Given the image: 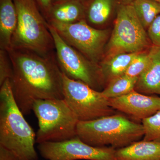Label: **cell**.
<instances>
[{
    "mask_svg": "<svg viewBox=\"0 0 160 160\" xmlns=\"http://www.w3.org/2000/svg\"><path fill=\"white\" fill-rule=\"evenodd\" d=\"M138 52L112 55L101 63L100 68L103 83H106V86L112 80L125 74L132 61Z\"/></svg>",
    "mask_w": 160,
    "mask_h": 160,
    "instance_id": "cell-16",
    "label": "cell"
},
{
    "mask_svg": "<svg viewBox=\"0 0 160 160\" xmlns=\"http://www.w3.org/2000/svg\"><path fill=\"white\" fill-rule=\"evenodd\" d=\"M113 0H93L88 9V21L95 25L106 22L111 14Z\"/></svg>",
    "mask_w": 160,
    "mask_h": 160,
    "instance_id": "cell-19",
    "label": "cell"
},
{
    "mask_svg": "<svg viewBox=\"0 0 160 160\" xmlns=\"http://www.w3.org/2000/svg\"><path fill=\"white\" fill-rule=\"evenodd\" d=\"M38 1L43 9L48 12L52 6V0H38Z\"/></svg>",
    "mask_w": 160,
    "mask_h": 160,
    "instance_id": "cell-25",
    "label": "cell"
},
{
    "mask_svg": "<svg viewBox=\"0 0 160 160\" xmlns=\"http://www.w3.org/2000/svg\"><path fill=\"white\" fill-rule=\"evenodd\" d=\"M7 51L12 68V89L24 115L31 113L36 100L63 99L62 72L55 55L13 48Z\"/></svg>",
    "mask_w": 160,
    "mask_h": 160,
    "instance_id": "cell-1",
    "label": "cell"
},
{
    "mask_svg": "<svg viewBox=\"0 0 160 160\" xmlns=\"http://www.w3.org/2000/svg\"><path fill=\"white\" fill-rule=\"evenodd\" d=\"M18 14V23L12 48L33 52L44 56L53 54L54 42L46 22L34 0H13Z\"/></svg>",
    "mask_w": 160,
    "mask_h": 160,
    "instance_id": "cell-4",
    "label": "cell"
},
{
    "mask_svg": "<svg viewBox=\"0 0 160 160\" xmlns=\"http://www.w3.org/2000/svg\"><path fill=\"white\" fill-rule=\"evenodd\" d=\"M109 102L114 110L142 121L160 110V97L142 94L135 90L122 96L109 99Z\"/></svg>",
    "mask_w": 160,
    "mask_h": 160,
    "instance_id": "cell-11",
    "label": "cell"
},
{
    "mask_svg": "<svg viewBox=\"0 0 160 160\" xmlns=\"http://www.w3.org/2000/svg\"><path fill=\"white\" fill-rule=\"evenodd\" d=\"M122 1L123 2V4H129L132 2L134 0H122ZM156 1H157L160 2V0H156Z\"/></svg>",
    "mask_w": 160,
    "mask_h": 160,
    "instance_id": "cell-26",
    "label": "cell"
},
{
    "mask_svg": "<svg viewBox=\"0 0 160 160\" xmlns=\"http://www.w3.org/2000/svg\"><path fill=\"white\" fill-rule=\"evenodd\" d=\"M147 34L152 46L160 48V14L147 29Z\"/></svg>",
    "mask_w": 160,
    "mask_h": 160,
    "instance_id": "cell-23",
    "label": "cell"
},
{
    "mask_svg": "<svg viewBox=\"0 0 160 160\" xmlns=\"http://www.w3.org/2000/svg\"><path fill=\"white\" fill-rule=\"evenodd\" d=\"M32 111L38 122V144L62 142L77 136L79 121L64 99L36 100Z\"/></svg>",
    "mask_w": 160,
    "mask_h": 160,
    "instance_id": "cell-5",
    "label": "cell"
},
{
    "mask_svg": "<svg viewBox=\"0 0 160 160\" xmlns=\"http://www.w3.org/2000/svg\"><path fill=\"white\" fill-rule=\"evenodd\" d=\"M149 37L131 4H123L118 11L107 49L110 55L138 52L148 47Z\"/></svg>",
    "mask_w": 160,
    "mask_h": 160,
    "instance_id": "cell-7",
    "label": "cell"
},
{
    "mask_svg": "<svg viewBox=\"0 0 160 160\" xmlns=\"http://www.w3.org/2000/svg\"><path fill=\"white\" fill-rule=\"evenodd\" d=\"M142 124L121 114H113L89 121H79L77 136L96 147L123 148L144 137Z\"/></svg>",
    "mask_w": 160,
    "mask_h": 160,
    "instance_id": "cell-3",
    "label": "cell"
},
{
    "mask_svg": "<svg viewBox=\"0 0 160 160\" xmlns=\"http://www.w3.org/2000/svg\"><path fill=\"white\" fill-rule=\"evenodd\" d=\"M149 60V51L139 52L132 61L125 74L130 77H138L147 68Z\"/></svg>",
    "mask_w": 160,
    "mask_h": 160,
    "instance_id": "cell-21",
    "label": "cell"
},
{
    "mask_svg": "<svg viewBox=\"0 0 160 160\" xmlns=\"http://www.w3.org/2000/svg\"><path fill=\"white\" fill-rule=\"evenodd\" d=\"M38 148L46 160H115L116 150L108 146H90L77 136L62 142L40 143Z\"/></svg>",
    "mask_w": 160,
    "mask_h": 160,
    "instance_id": "cell-10",
    "label": "cell"
},
{
    "mask_svg": "<svg viewBox=\"0 0 160 160\" xmlns=\"http://www.w3.org/2000/svg\"><path fill=\"white\" fill-rule=\"evenodd\" d=\"M49 28L53 38L57 61L62 71L70 78L83 82L98 90L103 83L100 66L67 44L49 23Z\"/></svg>",
    "mask_w": 160,
    "mask_h": 160,
    "instance_id": "cell-8",
    "label": "cell"
},
{
    "mask_svg": "<svg viewBox=\"0 0 160 160\" xmlns=\"http://www.w3.org/2000/svg\"><path fill=\"white\" fill-rule=\"evenodd\" d=\"M149 52V65L138 77L134 90L147 95H160V48L152 46Z\"/></svg>",
    "mask_w": 160,
    "mask_h": 160,
    "instance_id": "cell-12",
    "label": "cell"
},
{
    "mask_svg": "<svg viewBox=\"0 0 160 160\" xmlns=\"http://www.w3.org/2000/svg\"><path fill=\"white\" fill-rule=\"evenodd\" d=\"M18 14L13 0H0V47L8 51L16 29Z\"/></svg>",
    "mask_w": 160,
    "mask_h": 160,
    "instance_id": "cell-14",
    "label": "cell"
},
{
    "mask_svg": "<svg viewBox=\"0 0 160 160\" xmlns=\"http://www.w3.org/2000/svg\"><path fill=\"white\" fill-rule=\"evenodd\" d=\"M12 68L8 52L0 49V86L6 80L11 79Z\"/></svg>",
    "mask_w": 160,
    "mask_h": 160,
    "instance_id": "cell-22",
    "label": "cell"
},
{
    "mask_svg": "<svg viewBox=\"0 0 160 160\" xmlns=\"http://www.w3.org/2000/svg\"><path fill=\"white\" fill-rule=\"evenodd\" d=\"M68 1V0H55L56 3H58L62 2H66V1Z\"/></svg>",
    "mask_w": 160,
    "mask_h": 160,
    "instance_id": "cell-27",
    "label": "cell"
},
{
    "mask_svg": "<svg viewBox=\"0 0 160 160\" xmlns=\"http://www.w3.org/2000/svg\"><path fill=\"white\" fill-rule=\"evenodd\" d=\"M138 79L123 75L112 81L102 92L108 99L125 95L134 90Z\"/></svg>",
    "mask_w": 160,
    "mask_h": 160,
    "instance_id": "cell-18",
    "label": "cell"
},
{
    "mask_svg": "<svg viewBox=\"0 0 160 160\" xmlns=\"http://www.w3.org/2000/svg\"><path fill=\"white\" fill-rule=\"evenodd\" d=\"M85 7L80 0H68L52 5L48 15L49 22L71 24L84 19Z\"/></svg>",
    "mask_w": 160,
    "mask_h": 160,
    "instance_id": "cell-15",
    "label": "cell"
},
{
    "mask_svg": "<svg viewBox=\"0 0 160 160\" xmlns=\"http://www.w3.org/2000/svg\"><path fill=\"white\" fill-rule=\"evenodd\" d=\"M115 160H160V142L142 140L117 149Z\"/></svg>",
    "mask_w": 160,
    "mask_h": 160,
    "instance_id": "cell-13",
    "label": "cell"
},
{
    "mask_svg": "<svg viewBox=\"0 0 160 160\" xmlns=\"http://www.w3.org/2000/svg\"><path fill=\"white\" fill-rule=\"evenodd\" d=\"M15 100L10 80L0 89V145L19 160H38L34 147L36 134Z\"/></svg>",
    "mask_w": 160,
    "mask_h": 160,
    "instance_id": "cell-2",
    "label": "cell"
},
{
    "mask_svg": "<svg viewBox=\"0 0 160 160\" xmlns=\"http://www.w3.org/2000/svg\"><path fill=\"white\" fill-rule=\"evenodd\" d=\"M62 83L63 99L79 121H91L115 114L102 92L70 78L63 72Z\"/></svg>",
    "mask_w": 160,
    "mask_h": 160,
    "instance_id": "cell-6",
    "label": "cell"
},
{
    "mask_svg": "<svg viewBox=\"0 0 160 160\" xmlns=\"http://www.w3.org/2000/svg\"><path fill=\"white\" fill-rule=\"evenodd\" d=\"M48 23L67 44L97 64L108 37L107 30L95 29L85 19L71 24L54 22Z\"/></svg>",
    "mask_w": 160,
    "mask_h": 160,
    "instance_id": "cell-9",
    "label": "cell"
},
{
    "mask_svg": "<svg viewBox=\"0 0 160 160\" xmlns=\"http://www.w3.org/2000/svg\"><path fill=\"white\" fill-rule=\"evenodd\" d=\"M130 4L145 29L160 14V2L156 0H134Z\"/></svg>",
    "mask_w": 160,
    "mask_h": 160,
    "instance_id": "cell-17",
    "label": "cell"
},
{
    "mask_svg": "<svg viewBox=\"0 0 160 160\" xmlns=\"http://www.w3.org/2000/svg\"><path fill=\"white\" fill-rule=\"evenodd\" d=\"M0 160H19V159L13 152L0 145Z\"/></svg>",
    "mask_w": 160,
    "mask_h": 160,
    "instance_id": "cell-24",
    "label": "cell"
},
{
    "mask_svg": "<svg viewBox=\"0 0 160 160\" xmlns=\"http://www.w3.org/2000/svg\"><path fill=\"white\" fill-rule=\"evenodd\" d=\"M144 141L160 142V110L142 120Z\"/></svg>",
    "mask_w": 160,
    "mask_h": 160,
    "instance_id": "cell-20",
    "label": "cell"
}]
</instances>
